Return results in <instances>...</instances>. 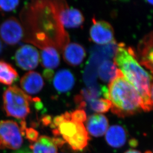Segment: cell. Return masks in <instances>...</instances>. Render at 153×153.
Here are the masks:
<instances>
[{
  "label": "cell",
  "mask_w": 153,
  "mask_h": 153,
  "mask_svg": "<svg viewBox=\"0 0 153 153\" xmlns=\"http://www.w3.org/2000/svg\"><path fill=\"white\" fill-rule=\"evenodd\" d=\"M133 49L123 43L117 45L114 63L123 76L138 91L142 99V110L151 111L153 107L152 74L146 71L137 59Z\"/></svg>",
  "instance_id": "6da1fadb"
},
{
  "label": "cell",
  "mask_w": 153,
  "mask_h": 153,
  "mask_svg": "<svg viewBox=\"0 0 153 153\" xmlns=\"http://www.w3.org/2000/svg\"><path fill=\"white\" fill-rule=\"evenodd\" d=\"M102 92L105 98L111 102L112 113L119 117L132 116L142 110L140 95L119 69L108 87L102 88Z\"/></svg>",
  "instance_id": "7a4b0ae2"
},
{
  "label": "cell",
  "mask_w": 153,
  "mask_h": 153,
  "mask_svg": "<svg viewBox=\"0 0 153 153\" xmlns=\"http://www.w3.org/2000/svg\"><path fill=\"white\" fill-rule=\"evenodd\" d=\"M3 110L7 117L23 120L30 113V102L33 98L17 86H10L3 95Z\"/></svg>",
  "instance_id": "3957f363"
},
{
  "label": "cell",
  "mask_w": 153,
  "mask_h": 153,
  "mask_svg": "<svg viewBox=\"0 0 153 153\" xmlns=\"http://www.w3.org/2000/svg\"><path fill=\"white\" fill-rule=\"evenodd\" d=\"M19 124L12 120H0V150H17L23 144Z\"/></svg>",
  "instance_id": "277c9868"
},
{
  "label": "cell",
  "mask_w": 153,
  "mask_h": 153,
  "mask_svg": "<svg viewBox=\"0 0 153 153\" xmlns=\"http://www.w3.org/2000/svg\"><path fill=\"white\" fill-rule=\"evenodd\" d=\"M59 23L62 26L76 28L80 26L84 22L82 13L78 9L69 7L62 1L61 4L53 3Z\"/></svg>",
  "instance_id": "5b68a950"
},
{
  "label": "cell",
  "mask_w": 153,
  "mask_h": 153,
  "mask_svg": "<svg viewBox=\"0 0 153 153\" xmlns=\"http://www.w3.org/2000/svg\"><path fill=\"white\" fill-rule=\"evenodd\" d=\"M25 31L20 22L10 17L0 25V37L7 45H16L23 38Z\"/></svg>",
  "instance_id": "8992f818"
},
{
  "label": "cell",
  "mask_w": 153,
  "mask_h": 153,
  "mask_svg": "<svg viewBox=\"0 0 153 153\" xmlns=\"http://www.w3.org/2000/svg\"><path fill=\"white\" fill-rule=\"evenodd\" d=\"M16 65L25 71L35 69L39 64V52L35 47L25 45L16 50L14 56Z\"/></svg>",
  "instance_id": "52a82bcc"
},
{
  "label": "cell",
  "mask_w": 153,
  "mask_h": 153,
  "mask_svg": "<svg viewBox=\"0 0 153 153\" xmlns=\"http://www.w3.org/2000/svg\"><path fill=\"white\" fill-rule=\"evenodd\" d=\"M93 25L90 29V36L96 43L104 45L114 42V30L108 22L92 19Z\"/></svg>",
  "instance_id": "ba28073f"
},
{
  "label": "cell",
  "mask_w": 153,
  "mask_h": 153,
  "mask_svg": "<svg viewBox=\"0 0 153 153\" xmlns=\"http://www.w3.org/2000/svg\"><path fill=\"white\" fill-rule=\"evenodd\" d=\"M22 89L27 95H35L40 92L44 85L42 76L38 72L30 71L22 77L20 81Z\"/></svg>",
  "instance_id": "9c48e42d"
},
{
  "label": "cell",
  "mask_w": 153,
  "mask_h": 153,
  "mask_svg": "<svg viewBox=\"0 0 153 153\" xmlns=\"http://www.w3.org/2000/svg\"><path fill=\"white\" fill-rule=\"evenodd\" d=\"M86 121L87 131L94 137L103 136L108 129V120L103 114H93L89 117Z\"/></svg>",
  "instance_id": "30bf717a"
},
{
  "label": "cell",
  "mask_w": 153,
  "mask_h": 153,
  "mask_svg": "<svg viewBox=\"0 0 153 153\" xmlns=\"http://www.w3.org/2000/svg\"><path fill=\"white\" fill-rule=\"evenodd\" d=\"M86 56L84 47L76 43H70L63 49V57L65 62L70 65L76 66L82 62Z\"/></svg>",
  "instance_id": "8fae6325"
},
{
  "label": "cell",
  "mask_w": 153,
  "mask_h": 153,
  "mask_svg": "<svg viewBox=\"0 0 153 153\" xmlns=\"http://www.w3.org/2000/svg\"><path fill=\"white\" fill-rule=\"evenodd\" d=\"M140 62L146 68L153 71V36L152 32L145 36L138 45Z\"/></svg>",
  "instance_id": "7c38bea8"
},
{
  "label": "cell",
  "mask_w": 153,
  "mask_h": 153,
  "mask_svg": "<svg viewBox=\"0 0 153 153\" xmlns=\"http://www.w3.org/2000/svg\"><path fill=\"white\" fill-rule=\"evenodd\" d=\"M127 132L119 125L110 126L105 133V141L111 147L116 148L123 147L127 140Z\"/></svg>",
  "instance_id": "4fadbf2b"
},
{
  "label": "cell",
  "mask_w": 153,
  "mask_h": 153,
  "mask_svg": "<svg viewBox=\"0 0 153 153\" xmlns=\"http://www.w3.org/2000/svg\"><path fill=\"white\" fill-rule=\"evenodd\" d=\"M53 86L59 92L65 93L71 90L75 83V78L71 71L60 69L53 78Z\"/></svg>",
  "instance_id": "5bb4252c"
},
{
  "label": "cell",
  "mask_w": 153,
  "mask_h": 153,
  "mask_svg": "<svg viewBox=\"0 0 153 153\" xmlns=\"http://www.w3.org/2000/svg\"><path fill=\"white\" fill-rule=\"evenodd\" d=\"M41 63L47 69L56 68L60 63V56L58 51L53 46H48L41 48Z\"/></svg>",
  "instance_id": "9a60e30c"
},
{
  "label": "cell",
  "mask_w": 153,
  "mask_h": 153,
  "mask_svg": "<svg viewBox=\"0 0 153 153\" xmlns=\"http://www.w3.org/2000/svg\"><path fill=\"white\" fill-rule=\"evenodd\" d=\"M32 153H57L58 147L53 143L52 138L41 136L29 146Z\"/></svg>",
  "instance_id": "2e32d148"
},
{
  "label": "cell",
  "mask_w": 153,
  "mask_h": 153,
  "mask_svg": "<svg viewBox=\"0 0 153 153\" xmlns=\"http://www.w3.org/2000/svg\"><path fill=\"white\" fill-rule=\"evenodd\" d=\"M19 78L17 71L10 64L4 61H0V83L12 85Z\"/></svg>",
  "instance_id": "e0dca14e"
},
{
  "label": "cell",
  "mask_w": 153,
  "mask_h": 153,
  "mask_svg": "<svg viewBox=\"0 0 153 153\" xmlns=\"http://www.w3.org/2000/svg\"><path fill=\"white\" fill-rule=\"evenodd\" d=\"M90 137L83 123H81L78 132L66 141L74 150L81 151L88 145Z\"/></svg>",
  "instance_id": "ac0fdd59"
},
{
  "label": "cell",
  "mask_w": 153,
  "mask_h": 153,
  "mask_svg": "<svg viewBox=\"0 0 153 153\" xmlns=\"http://www.w3.org/2000/svg\"><path fill=\"white\" fill-rule=\"evenodd\" d=\"M119 69L114 62L105 60L100 65L98 68L99 76L102 81L111 82L117 75Z\"/></svg>",
  "instance_id": "d6986e66"
},
{
  "label": "cell",
  "mask_w": 153,
  "mask_h": 153,
  "mask_svg": "<svg viewBox=\"0 0 153 153\" xmlns=\"http://www.w3.org/2000/svg\"><path fill=\"white\" fill-rule=\"evenodd\" d=\"M91 109L98 113H105L111 108V102L107 99H94L90 101Z\"/></svg>",
  "instance_id": "ffe728a7"
},
{
  "label": "cell",
  "mask_w": 153,
  "mask_h": 153,
  "mask_svg": "<svg viewBox=\"0 0 153 153\" xmlns=\"http://www.w3.org/2000/svg\"><path fill=\"white\" fill-rule=\"evenodd\" d=\"M19 2V1H0V12L1 13L14 12Z\"/></svg>",
  "instance_id": "44dd1931"
},
{
  "label": "cell",
  "mask_w": 153,
  "mask_h": 153,
  "mask_svg": "<svg viewBox=\"0 0 153 153\" xmlns=\"http://www.w3.org/2000/svg\"><path fill=\"white\" fill-rule=\"evenodd\" d=\"M86 120V114L84 110L78 109L71 113V120L72 121L83 123Z\"/></svg>",
  "instance_id": "7402d4cb"
},
{
  "label": "cell",
  "mask_w": 153,
  "mask_h": 153,
  "mask_svg": "<svg viewBox=\"0 0 153 153\" xmlns=\"http://www.w3.org/2000/svg\"><path fill=\"white\" fill-rule=\"evenodd\" d=\"M23 136H25L30 143H34L39 138V132L33 128H27L25 130Z\"/></svg>",
  "instance_id": "603a6c76"
},
{
  "label": "cell",
  "mask_w": 153,
  "mask_h": 153,
  "mask_svg": "<svg viewBox=\"0 0 153 153\" xmlns=\"http://www.w3.org/2000/svg\"><path fill=\"white\" fill-rule=\"evenodd\" d=\"M44 77L49 81H51L53 75V71L52 69H46L43 72Z\"/></svg>",
  "instance_id": "cb8c5ba5"
},
{
  "label": "cell",
  "mask_w": 153,
  "mask_h": 153,
  "mask_svg": "<svg viewBox=\"0 0 153 153\" xmlns=\"http://www.w3.org/2000/svg\"><path fill=\"white\" fill-rule=\"evenodd\" d=\"M42 124L44 126H48L50 125L52 123V117L49 115H46L42 117L41 119Z\"/></svg>",
  "instance_id": "d4e9b609"
},
{
  "label": "cell",
  "mask_w": 153,
  "mask_h": 153,
  "mask_svg": "<svg viewBox=\"0 0 153 153\" xmlns=\"http://www.w3.org/2000/svg\"><path fill=\"white\" fill-rule=\"evenodd\" d=\"M53 143L57 147H61L65 143V141L61 138H52Z\"/></svg>",
  "instance_id": "484cf974"
},
{
  "label": "cell",
  "mask_w": 153,
  "mask_h": 153,
  "mask_svg": "<svg viewBox=\"0 0 153 153\" xmlns=\"http://www.w3.org/2000/svg\"><path fill=\"white\" fill-rule=\"evenodd\" d=\"M129 145L132 147H135L138 145V142L135 139H132L129 141Z\"/></svg>",
  "instance_id": "4316f807"
},
{
  "label": "cell",
  "mask_w": 153,
  "mask_h": 153,
  "mask_svg": "<svg viewBox=\"0 0 153 153\" xmlns=\"http://www.w3.org/2000/svg\"><path fill=\"white\" fill-rule=\"evenodd\" d=\"M13 153H32L30 151L28 150L27 149H23L19 150L16 151V152H13Z\"/></svg>",
  "instance_id": "83f0119b"
},
{
  "label": "cell",
  "mask_w": 153,
  "mask_h": 153,
  "mask_svg": "<svg viewBox=\"0 0 153 153\" xmlns=\"http://www.w3.org/2000/svg\"><path fill=\"white\" fill-rule=\"evenodd\" d=\"M124 153H141L139 151L137 150H129L127 151L126 152H125Z\"/></svg>",
  "instance_id": "f1b7e54d"
},
{
  "label": "cell",
  "mask_w": 153,
  "mask_h": 153,
  "mask_svg": "<svg viewBox=\"0 0 153 153\" xmlns=\"http://www.w3.org/2000/svg\"><path fill=\"white\" fill-rule=\"evenodd\" d=\"M3 43H2V42H1V40H0V54H1V52H2V50H3Z\"/></svg>",
  "instance_id": "f546056e"
},
{
  "label": "cell",
  "mask_w": 153,
  "mask_h": 153,
  "mask_svg": "<svg viewBox=\"0 0 153 153\" xmlns=\"http://www.w3.org/2000/svg\"><path fill=\"white\" fill-rule=\"evenodd\" d=\"M145 153H152V152H151V151H146Z\"/></svg>",
  "instance_id": "4dcf8cb0"
}]
</instances>
